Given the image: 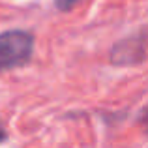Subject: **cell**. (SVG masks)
I'll return each mask as SVG.
<instances>
[{"label": "cell", "instance_id": "cell-3", "mask_svg": "<svg viewBox=\"0 0 148 148\" xmlns=\"http://www.w3.org/2000/svg\"><path fill=\"white\" fill-rule=\"evenodd\" d=\"M77 2H79V0H54V6L62 11H68V10H71Z\"/></svg>", "mask_w": 148, "mask_h": 148}, {"label": "cell", "instance_id": "cell-5", "mask_svg": "<svg viewBox=\"0 0 148 148\" xmlns=\"http://www.w3.org/2000/svg\"><path fill=\"white\" fill-rule=\"evenodd\" d=\"M4 139H6V133H4V130H2V127H0V143H2Z\"/></svg>", "mask_w": 148, "mask_h": 148}, {"label": "cell", "instance_id": "cell-2", "mask_svg": "<svg viewBox=\"0 0 148 148\" xmlns=\"http://www.w3.org/2000/svg\"><path fill=\"white\" fill-rule=\"evenodd\" d=\"M146 58V45L143 36H131L118 41L111 51V62L114 66H135Z\"/></svg>", "mask_w": 148, "mask_h": 148}, {"label": "cell", "instance_id": "cell-4", "mask_svg": "<svg viewBox=\"0 0 148 148\" xmlns=\"http://www.w3.org/2000/svg\"><path fill=\"white\" fill-rule=\"evenodd\" d=\"M141 122H143V126L146 127V131H148V107L145 109V112H143V116H141Z\"/></svg>", "mask_w": 148, "mask_h": 148}, {"label": "cell", "instance_id": "cell-1", "mask_svg": "<svg viewBox=\"0 0 148 148\" xmlns=\"http://www.w3.org/2000/svg\"><path fill=\"white\" fill-rule=\"evenodd\" d=\"M34 53V36L26 30L0 34V71L25 66Z\"/></svg>", "mask_w": 148, "mask_h": 148}]
</instances>
